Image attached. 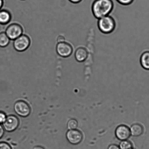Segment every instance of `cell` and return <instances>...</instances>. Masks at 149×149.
<instances>
[{
  "label": "cell",
  "mask_w": 149,
  "mask_h": 149,
  "mask_svg": "<svg viewBox=\"0 0 149 149\" xmlns=\"http://www.w3.org/2000/svg\"><path fill=\"white\" fill-rule=\"evenodd\" d=\"M10 40L5 32L0 33V47H6L9 44Z\"/></svg>",
  "instance_id": "obj_14"
},
{
  "label": "cell",
  "mask_w": 149,
  "mask_h": 149,
  "mask_svg": "<svg viewBox=\"0 0 149 149\" xmlns=\"http://www.w3.org/2000/svg\"><path fill=\"white\" fill-rule=\"evenodd\" d=\"M108 149H120L119 146L116 144H112L109 146Z\"/></svg>",
  "instance_id": "obj_22"
},
{
  "label": "cell",
  "mask_w": 149,
  "mask_h": 149,
  "mask_svg": "<svg viewBox=\"0 0 149 149\" xmlns=\"http://www.w3.org/2000/svg\"><path fill=\"white\" fill-rule=\"evenodd\" d=\"M19 125L18 118L15 116L10 115L7 117L3 123V127L6 131L11 132L16 129Z\"/></svg>",
  "instance_id": "obj_8"
},
{
  "label": "cell",
  "mask_w": 149,
  "mask_h": 149,
  "mask_svg": "<svg viewBox=\"0 0 149 149\" xmlns=\"http://www.w3.org/2000/svg\"><path fill=\"white\" fill-rule=\"evenodd\" d=\"M14 109L16 113L22 117L28 116L31 112L30 106L26 102L23 101H19L16 102Z\"/></svg>",
  "instance_id": "obj_5"
},
{
  "label": "cell",
  "mask_w": 149,
  "mask_h": 149,
  "mask_svg": "<svg viewBox=\"0 0 149 149\" xmlns=\"http://www.w3.org/2000/svg\"><path fill=\"white\" fill-rule=\"evenodd\" d=\"M31 40L29 37L26 35L22 34L14 40L13 46L17 51L24 52L29 47Z\"/></svg>",
  "instance_id": "obj_3"
},
{
  "label": "cell",
  "mask_w": 149,
  "mask_h": 149,
  "mask_svg": "<svg viewBox=\"0 0 149 149\" xmlns=\"http://www.w3.org/2000/svg\"><path fill=\"white\" fill-rule=\"evenodd\" d=\"M6 118V115L4 113L0 112V124L3 123Z\"/></svg>",
  "instance_id": "obj_19"
},
{
  "label": "cell",
  "mask_w": 149,
  "mask_h": 149,
  "mask_svg": "<svg viewBox=\"0 0 149 149\" xmlns=\"http://www.w3.org/2000/svg\"><path fill=\"white\" fill-rule=\"evenodd\" d=\"M78 122L76 120L72 119L69 120L67 123V127L69 130L76 129L78 127Z\"/></svg>",
  "instance_id": "obj_16"
},
{
  "label": "cell",
  "mask_w": 149,
  "mask_h": 149,
  "mask_svg": "<svg viewBox=\"0 0 149 149\" xmlns=\"http://www.w3.org/2000/svg\"><path fill=\"white\" fill-rule=\"evenodd\" d=\"M118 3L124 6H127L130 5L132 3L134 0H116Z\"/></svg>",
  "instance_id": "obj_17"
},
{
  "label": "cell",
  "mask_w": 149,
  "mask_h": 149,
  "mask_svg": "<svg viewBox=\"0 0 149 149\" xmlns=\"http://www.w3.org/2000/svg\"><path fill=\"white\" fill-rule=\"evenodd\" d=\"M115 134L117 138L121 141L128 140L131 136L130 128L124 125H120L117 127Z\"/></svg>",
  "instance_id": "obj_9"
},
{
  "label": "cell",
  "mask_w": 149,
  "mask_h": 149,
  "mask_svg": "<svg viewBox=\"0 0 149 149\" xmlns=\"http://www.w3.org/2000/svg\"><path fill=\"white\" fill-rule=\"evenodd\" d=\"M97 25L101 32L105 34H109L115 30L116 24L114 18L108 15L99 19Z\"/></svg>",
  "instance_id": "obj_2"
},
{
  "label": "cell",
  "mask_w": 149,
  "mask_h": 149,
  "mask_svg": "<svg viewBox=\"0 0 149 149\" xmlns=\"http://www.w3.org/2000/svg\"><path fill=\"white\" fill-rule=\"evenodd\" d=\"M66 138L71 144L77 145L79 144L83 139V134L79 130H69L66 133Z\"/></svg>",
  "instance_id": "obj_7"
},
{
  "label": "cell",
  "mask_w": 149,
  "mask_h": 149,
  "mask_svg": "<svg viewBox=\"0 0 149 149\" xmlns=\"http://www.w3.org/2000/svg\"><path fill=\"white\" fill-rule=\"evenodd\" d=\"M69 1L72 3L77 4L81 2L82 0H69Z\"/></svg>",
  "instance_id": "obj_23"
},
{
  "label": "cell",
  "mask_w": 149,
  "mask_h": 149,
  "mask_svg": "<svg viewBox=\"0 0 149 149\" xmlns=\"http://www.w3.org/2000/svg\"><path fill=\"white\" fill-rule=\"evenodd\" d=\"M57 40L58 43H61L65 42V39L64 36L62 35H60L57 37Z\"/></svg>",
  "instance_id": "obj_20"
},
{
  "label": "cell",
  "mask_w": 149,
  "mask_h": 149,
  "mask_svg": "<svg viewBox=\"0 0 149 149\" xmlns=\"http://www.w3.org/2000/svg\"><path fill=\"white\" fill-rule=\"evenodd\" d=\"M33 149H45L44 148L41 147V146H36L34 147Z\"/></svg>",
  "instance_id": "obj_25"
},
{
  "label": "cell",
  "mask_w": 149,
  "mask_h": 149,
  "mask_svg": "<svg viewBox=\"0 0 149 149\" xmlns=\"http://www.w3.org/2000/svg\"><path fill=\"white\" fill-rule=\"evenodd\" d=\"M3 5V0H0V10L2 8Z\"/></svg>",
  "instance_id": "obj_24"
},
{
  "label": "cell",
  "mask_w": 149,
  "mask_h": 149,
  "mask_svg": "<svg viewBox=\"0 0 149 149\" xmlns=\"http://www.w3.org/2000/svg\"><path fill=\"white\" fill-rule=\"evenodd\" d=\"M144 128L139 124H134L131 126L130 128L131 135L134 137H138L141 136L144 132Z\"/></svg>",
  "instance_id": "obj_11"
},
{
  "label": "cell",
  "mask_w": 149,
  "mask_h": 149,
  "mask_svg": "<svg viewBox=\"0 0 149 149\" xmlns=\"http://www.w3.org/2000/svg\"><path fill=\"white\" fill-rule=\"evenodd\" d=\"M140 63L143 69L149 70V50L144 52L141 54Z\"/></svg>",
  "instance_id": "obj_13"
},
{
  "label": "cell",
  "mask_w": 149,
  "mask_h": 149,
  "mask_svg": "<svg viewBox=\"0 0 149 149\" xmlns=\"http://www.w3.org/2000/svg\"><path fill=\"white\" fill-rule=\"evenodd\" d=\"M56 51L59 56L63 57H68L71 55L73 52L71 45L65 42L58 43Z\"/></svg>",
  "instance_id": "obj_6"
},
{
  "label": "cell",
  "mask_w": 149,
  "mask_h": 149,
  "mask_svg": "<svg viewBox=\"0 0 149 149\" xmlns=\"http://www.w3.org/2000/svg\"><path fill=\"white\" fill-rule=\"evenodd\" d=\"M0 149H12L8 143L5 142L0 143Z\"/></svg>",
  "instance_id": "obj_18"
},
{
  "label": "cell",
  "mask_w": 149,
  "mask_h": 149,
  "mask_svg": "<svg viewBox=\"0 0 149 149\" xmlns=\"http://www.w3.org/2000/svg\"><path fill=\"white\" fill-rule=\"evenodd\" d=\"M10 13L6 10H0V24L5 25L8 24L11 21Z\"/></svg>",
  "instance_id": "obj_12"
},
{
  "label": "cell",
  "mask_w": 149,
  "mask_h": 149,
  "mask_svg": "<svg viewBox=\"0 0 149 149\" xmlns=\"http://www.w3.org/2000/svg\"><path fill=\"white\" fill-rule=\"evenodd\" d=\"M88 54L87 50L85 47H80L76 49L74 56L77 61L81 63L86 60Z\"/></svg>",
  "instance_id": "obj_10"
},
{
  "label": "cell",
  "mask_w": 149,
  "mask_h": 149,
  "mask_svg": "<svg viewBox=\"0 0 149 149\" xmlns=\"http://www.w3.org/2000/svg\"><path fill=\"white\" fill-rule=\"evenodd\" d=\"M119 147L120 149H133L132 144L127 140L121 141Z\"/></svg>",
  "instance_id": "obj_15"
},
{
  "label": "cell",
  "mask_w": 149,
  "mask_h": 149,
  "mask_svg": "<svg viewBox=\"0 0 149 149\" xmlns=\"http://www.w3.org/2000/svg\"><path fill=\"white\" fill-rule=\"evenodd\" d=\"M113 8L112 0H95L92 5V10L94 17L99 19L109 15Z\"/></svg>",
  "instance_id": "obj_1"
},
{
  "label": "cell",
  "mask_w": 149,
  "mask_h": 149,
  "mask_svg": "<svg viewBox=\"0 0 149 149\" xmlns=\"http://www.w3.org/2000/svg\"><path fill=\"white\" fill-rule=\"evenodd\" d=\"M23 29L20 24L16 23L10 24L7 27L5 33L10 40H14L22 35Z\"/></svg>",
  "instance_id": "obj_4"
},
{
  "label": "cell",
  "mask_w": 149,
  "mask_h": 149,
  "mask_svg": "<svg viewBox=\"0 0 149 149\" xmlns=\"http://www.w3.org/2000/svg\"><path fill=\"white\" fill-rule=\"evenodd\" d=\"M3 127L0 124V139L2 138L3 136L5 133V130H4Z\"/></svg>",
  "instance_id": "obj_21"
}]
</instances>
